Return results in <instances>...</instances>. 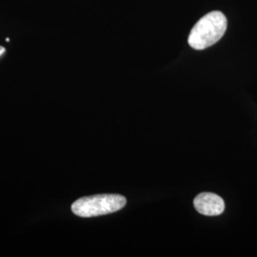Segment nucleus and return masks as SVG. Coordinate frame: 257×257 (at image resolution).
Instances as JSON below:
<instances>
[{"mask_svg":"<svg viewBox=\"0 0 257 257\" xmlns=\"http://www.w3.org/2000/svg\"><path fill=\"white\" fill-rule=\"evenodd\" d=\"M6 52V50H5V48L4 47L0 46V56L3 55L4 53Z\"/></svg>","mask_w":257,"mask_h":257,"instance_id":"obj_4","label":"nucleus"},{"mask_svg":"<svg viewBox=\"0 0 257 257\" xmlns=\"http://www.w3.org/2000/svg\"><path fill=\"white\" fill-rule=\"evenodd\" d=\"M227 19L218 11L205 15L193 26L188 38L189 45L195 50H204L220 40L227 30Z\"/></svg>","mask_w":257,"mask_h":257,"instance_id":"obj_1","label":"nucleus"},{"mask_svg":"<svg viewBox=\"0 0 257 257\" xmlns=\"http://www.w3.org/2000/svg\"><path fill=\"white\" fill-rule=\"evenodd\" d=\"M126 203V198L119 194H97L75 200L72 211L80 217H93L120 211Z\"/></svg>","mask_w":257,"mask_h":257,"instance_id":"obj_2","label":"nucleus"},{"mask_svg":"<svg viewBox=\"0 0 257 257\" xmlns=\"http://www.w3.org/2000/svg\"><path fill=\"white\" fill-rule=\"evenodd\" d=\"M193 205L199 213L208 216L219 215L225 210L224 200L215 193H202L198 194L193 200Z\"/></svg>","mask_w":257,"mask_h":257,"instance_id":"obj_3","label":"nucleus"}]
</instances>
